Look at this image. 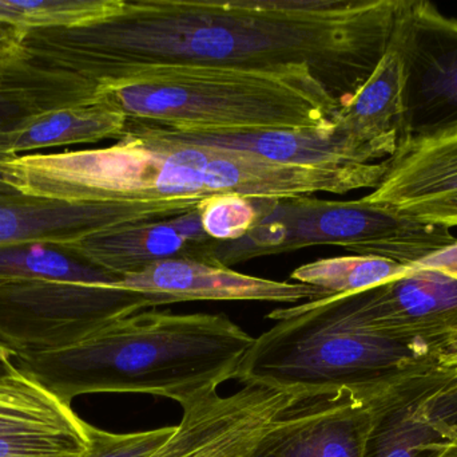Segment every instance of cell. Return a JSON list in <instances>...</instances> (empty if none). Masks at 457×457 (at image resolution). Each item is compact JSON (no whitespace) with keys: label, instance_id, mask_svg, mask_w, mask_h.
<instances>
[{"label":"cell","instance_id":"30","mask_svg":"<svg viewBox=\"0 0 457 457\" xmlns=\"http://www.w3.org/2000/svg\"><path fill=\"white\" fill-rule=\"evenodd\" d=\"M440 457H457V443L456 444L451 445L445 453Z\"/></svg>","mask_w":457,"mask_h":457},{"label":"cell","instance_id":"14","mask_svg":"<svg viewBox=\"0 0 457 457\" xmlns=\"http://www.w3.org/2000/svg\"><path fill=\"white\" fill-rule=\"evenodd\" d=\"M141 123L168 141L253 153L284 165H346L388 160L380 149L357 139L338 123L335 128L327 131H263L246 134L179 133L149 123Z\"/></svg>","mask_w":457,"mask_h":457},{"label":"cell","instance_id":"6","mask_svg":"<svg viewBox=\"0 0 457 457\" xmlns=\"http://www.w3.org/2000/svg\"><path fill=\"white\" fill-rule=\"evenodd\" d=\"M145 309V295L117 284L0 282V343L12 359L59 351Z\"/></svg>","mask_w":457,"mask_h":457},{"label":"cell","instance_id":"4","mask_svg":"<svg viewBox=\"0 0 457 457\" xmlns=\"http://www.w3.org/2000/svg\"><path fill=\"white\" fill-rule=\"evenodd\" d=\"M276 325L254 338L234 380L292 394L375 392L453 359L368 324L353 295L321 298L266 316Z\"/></svg>","mask_w":457,"mask_h":457},{"label":"cell","instance_id":"20","mask_svg":"<svg viewBox=\"0 0 457 457\" xmlns=\"http://www.w3.org/2000/svg\"><path fill=\"white\" fill-rule=\"evenodd\" d=\"M404 266L383 258L351 257L327 258L300 266L290 274L297 284L316 287L330 297L353 295L380 286L392 279L399 278L411 270Z\"/></svg>","mask_w":457,"mask_h":457},{"label":"cell","instance_id":"26","mask_svg":"<svg viewBox=\"0 0 457 457\" xmlns=\"http://www.w3.org/2000/svg\"><path fill=\"white\" fill-rule=\"evenodd\" d=\"M23 35L24 30L21 27L0 21V66L23 55Z\"/></svg>","mask_w":457,"mask_h":457},{"label":"cell","instance_id":"21","mask_svg":"<svg viewBox=\"0 0 457 457\" xmlns=\"http://www.w3.org/2000/svg\"><path fill=\"white\" fill-rule=\"evenodd\" d=\"M79 419L71 407L18 369L0 376V434L63 426Z\"/></svg>","mask_w":457,"mask_h":457},{"label":"cell","instance_id":"28","mask_svg":"<svg viewBox=\"0 0 457 457\" xmlns=\"http://www.w3.org/2000/svg\"><path fill=\"white\" fill-rule=\"evenodd\" d=\"M16 157V156H15ZM11 156H0V193H21L15 172L10 166Z\"/></svg>","mask_w":457,"mask_h":457},{"label":"cell","instance_id":"27","mask_svg":"<svg viewBox=\"0 0 457 457\" xmlns=\"http://www.w3.org/2000/svg\"><path fill=\"white\" fill-rule=\"evenodd\" d=\"M420 265L427 267L436 268L457 279V241L453 246L445 249V251L435 254L434 257L421 262Z\"/></svg>","mask_w":457,"mask_h":457},{"label":"cell","instance_id":"7","mask_svg":"<svg viewBox=\"0 0 457 457\" xmlns=\"http://www.w3.org/2000/svg\"><path fill=\"white\" fill-rule=\"evenodd\" d=\"M392 45L403 69L399 145L457 133V18L400 0Z\"/></svg>","mask_w":457,"mask_h":457},{"label":"cell","instance_id":"15","mask_svg":"<svg viewBox=\"0 0 457 457\" xmlns=\"http://www.w3.org/2000/svg\"><path fill=\"white\" fill-rule=\"evenodd\" d=\"M96 83L48 66L24 51L0 66V131L43 113L96 104Z\"/></svg>","mask_w":457,"mask_h":457},{"label":"cell","instance_id":"3","mask_svg":"<svg viewBox=\"0 0 457 457\" xmlns=\"http://www.w3.org/2000/svg\"><path fill=\"white\" fill-rule=\"evenodd\" d=\"M96 102L179 133L246 134L335 128L341 102L312 70L162 66L102 86Z\"/></svg>","mask_w":457,"mask_h":457},{"label":"cell","instance_id":"5","mask_svg":"<svg viewBox=\"0 0 457 457\" xmlns=\"http://www.w3.org/2000/svg\"><path fill=\"white\" fill-rule=\"evenodd\" d=\"M253 201L258 212L254 227L239 241L201 244L195 259L231 267L266 255L336 246L354 255L416 266L457 241L450 228L420 222L362 198L330 201L298 196Z\"/></svg>","mask_w":457,"mask_h":457},{"label":"cell","instance_id":"12","mask_svg":"<svg viewBox=\"0 0 457 457\" xmlns=\"http://www.w3.org/2000/svg\"><path fill=\"white\" fill-rule=\"evenodd\" d=\"M368 203L396 209L428 224L457 227V133L403 142Z\"/></svg>","mask_w":457,"mask_h":457},{"label":"cell","instance_id":"2","mask_svg":"<svg viewBox=\"0 0 457 457\" xmlns=\"http://www.w3.org/2000/svg\"><path fill=\"white\" fill-rule=\"evenodd\" d=\"M253 341L224 314L145 309L75 345L13 357L12 364L69 407L85 394H133L185 410L234 380Z\"/></svg>","mask_w":457,"mask_h":457},{"label":"cell","instance_id":"19","mask_svg":"<svg viewBox=\"0 0 457 457\" xmlns=\"http://www.w3.org/2000/svg\"><path fill=\"white\" fill-rule=\"evenodd\" d=\"M120 276L88 265L63 246L13 243L0 246V282L63 281L117 284Z\"/></svg>","mask_w":457,"mask_h":457},{"label":"cell","instance_id":"23","mask_svg":"<svg viewBox=\"0 0 457 457\" xmlns=\"http://www.w3.org/2000/svg\"><path fill=\"white\" fill-rule=\"evenodd\" d=\"M206 235L214 241H236L244 238L257 222L254 201L237 193L214 195L197 207Z\"/></svg>","mask_w":457,"mask_h":457},{"label":"cell","instance_id":"8","mask_svg":"<svg viewBox=\"0 0 457 457\" xmlns=\"http://www.w3.org/2000/svg\"><path fill=\"white\" fill-rule=\"evenodd\" d=\"M365 457H440L457 443V359L416 370L373 397Z\"/></svg>","mask_w":457,"mask_h":457},{"label":"cell","instance_id":"1","mask_svg":"<svg viewBox=\"0 0 457 457\" xmlns=\"http://www.w3.org/2000/svg\"><path fill=\"white\" fill-rule=\"evenodd\" d=\"M400 0H106L91 23L24 30V51L98 88L162 66L309 69L345 106L391 46Z\"/></svg>","mask_w":457,"mask_h":457},{"label":"cell","instance_id":"10","mask_svg":"<svg viewBox=\"0 0 457 457\" xmlns=\"http://www.w3.org/2000/svg\"><path fill=\"white\" fill-rule=\"evenodd\" d=\"M368 324L389 334L457 353V279L423 265L354 294Z\"/></svg>","mask_w":457,"mask_h":457},{"label":"cell","instance_id":"16","mask_svg":"<svg viewBox=\"0 0 457 457\" xmlns=\"http://www.w3.org/2000/svg\"><path fill=\"white\" fill-rule=\"evenodd\" d=\"M63 247L88 265L120 278L161 260L193 258L195 249L177 233L169 219L109 228Z\"/></svg>","mask_w":457,"mask_h":457},{"label":"cell","instance_id":"22","mask_svg":"<svg viewBox=\"0 0 457 457\" xmlns=\"http://www.w3.org/2000/svg\"><path fill=\"white\" fill-rule=\"evenodd\" d=\"M104 8V0H0V21L23 30L77 27L98 19Z\"/></svg>","mask_w":457,"mask_h":457},{"label":"cell","instance_id":"13","mask_svg":"<svg viewBox=\"0 0 457 457\" xmlns=\"http://www.w3.org/2000/svg\"><path fill=\"white\" fill-rule=\"evenodd\" d=\"M168 209L147 204L66 203L23 193H0V246L72 243L120 225L160 222Z\"/></svg>","mask_w":457,"mask_h":457},{"label":"cell","instance_id":"9","mask_svg":"<svg viewBox=\"0 0 457 457\" xmlns=\"http://www.w3.org/2000/svg\"><path fill=\"white\" fill-rule=\"evenodd\" d=\"M380 391L298 394L247 457H365Z\"/></svg>","mask_w":457,"mask_h":457},{"label":"cell","instance_id":"18","mask_svg":"<svg viewBox=\"0 0 457 457\" xmlns=\"http://www.w3.org/2000/svg\"><path fill=\"white\" fill-rule=\"evenodd\" d=\"M402 121V62L391 42L370 80L341 109L338 123L389 158L399 147Z\"/></svg>","mask_w":457,"mask_h":457},{"label":"cell","instance_id":"24","mask_svg":"<svg viewBox=\"0 0 457 457\" xmlns=\"http://www.w3.org/2000/svg\"><path fill=\"white\" fill-rule=\"evenodd\" d=\"M177 426L133 434H112L93 426L91 444L83 457H150L169 442Z\"/></svg>","mask_w":457,"mask_h":457},{"label":"cell","instance_id":"29","mask_svg":"<svg viewBox=\"0 0 457 457\" xmlns=\"http://www.w3.org/2000/svg\"><path fill=\"white\" fill-rule=\"evenodd\" d=\"M13 372H16V368L12 364V356L0 343V376L11 375Z\"/></svg>","mask_w":457,"mask_h":457},{"label":"cell","instance_id":"11","mask_svg":"<svg viewBox=\"0 0 457 457\" xmlns=\"http://www.w3.org/2000/svg\"><path fill=\"white\" fill-rule=\"evenodd\" d=\"M117 286L145 295L152 308L192 300L293 303L328 298L327 292L289 281H271L192 258L161 260L123 276Z\"/></svg>","mask_w":457,"mask_h":457},{"label":"cell","instance_id":"25","mask_svg":"<svg viewBox=\"0 0 457 457\" xmlns=\"http://www.w3.org/2000/svg\"><path fill=\"white\" fill-rule=\"evenodd\" d=\"M169 222L176 228L177 233H179L187 243L193 244V246L205 244L212 241V239L206 235L205 230H204L200 212H198L197 208L185 212V214L179 215V216L170 217Z\"/></svg>","mask_w":457,"mask_h":457},{"label":"cell","instance_id":"17","mask_svg":"<svg viewBox=\"0 0 457 457\" xmlns=\"http://www.w3.org/2000/svg\"><path fill=\"white\" fill-rule=\"evenodd\" d=\"M128 117L104 102L64 107L29 118L0 131V156H21L31 150L67 145L94 144L104 140L120 141Z\"/></svg>","mask_w":457,"mask_h":457}]
</instances>
